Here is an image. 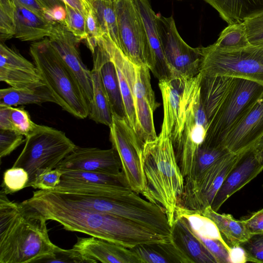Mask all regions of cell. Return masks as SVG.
Returning <instances> with one entry per match:
<instances>
[{"mask_svg": "<svg viewBox=\"0 0 263 263\" xmlns=\"http://www.w3.org/2000/svg\"><path fill=\"white\" fill-rule=\"evenodd\" d=\"M23 204L55 221L67 231L85 233L132 248L140 244L165 243L169 237L132 221L68 203L49 190H39Z\"/></svg>", "mask_w": 263, "mask_h": 263, "instance_id": "obj_1", "label": "cell"}, {"mask_svg": "<svg viewBox=\"0 0 263 263\" xmlns=\"http://www.w3.org/2000/svg\"><path fill=\"white\" fill-rule=\"evenodd\" d=\"M263 93V84L231 76L201 75L200 95L208 127L204 143L223 147L230 132Z\"/></svg>", "mask_w": 263, "mask_h": 263, "instance_id": "obj_2", "label": "cell"}, {"mask_svg": "<svg viewBox=\"0 0 263 263\" xmlns=\"http://www.w3.org/2000/svg\"><path fill=\"white\" fill-rule=\"evenodd\" d=\"M0 192V262H40L51 257L56 246L50 240L46 219Z\"/></svg>", "mask_w": 263, "mask_h": 263, "instance_id": "obj_3", "label": "cell"}, {"mask_svg": "<svg viewBox=\"0 0 263 263\" xmlns=\"http://www.w3.org/2000/svg\"><path fill=\"white\" fill-rule=\"evenodd\" d=\"M142 159L145 189L142 195L164 209L172 227L183 193L184 178L164 123L159 136L144 143Z\"/></svg>", "mask_w": 263, "mask_h": 263, "instance_id": "obj_4", "label": "cell"}, {"mask_svg": "<svg viewBox=\"0 0 263 263\" xmlns=\"http://www.w3.org/2000/svg\"><path fill=\"white\" fill-rule=\"evenodd\" d=\"M50 191L68 203L119 216L141 226L147 223L152 214L151 203L128 186L61 181Z\"/></svg>", "mask_w": 263, "mask_h": 263, "instance_id": "obj_5", "label": "cell"}, {"mask_svg": "<svg viewBox=\"0 0 263 263\" xmlns=\"http://www.w3.org/2000/svg\"><path fill=\"white\" fill-rule=\"evenodd\" d=\"M29 51L42 82L54 96L58 105L77 118L88 117L89 104L49 38L33 42Z\"/></svg>", "mask_w": 263, "mask_h": 263, "instance_id": "obj_6", "label": "cell"}, {"mask_svg": "<svg viewBox=\"0 0 263 263\" xmlns=\"http://www.w3.org/2000/svg\"><path fill=\"white\" fill-rule=\"evenodd\" d=\"M76 146L63 132L37 124L26 138L25 146L12 166L27 172L29 187L40 174L55 168Z\"/></svg>", "mask_w": 263, "mask_h": 263, "instance_id": "obj_7", "label": "cell"}, {"mask_svg": "<svg viewBox=\"0 0 263 263\" xmlns=\"http://www.w3.org/2000/svg\"><path fill=\"white\" fill-rule=\"evenodd\" d=\"M103 45L114 63L125 76L132 89L138 124V135L144 142L157 137L154 122V112L159 106L155 100L151 83L149 69L132 62L109 39Z\"/></svg>", "mask_w": 263, "mask_h": 263, "instance_id": "obj_8", "label": "cell"}, {"mask_svg": "<svg viewBox=\"0 0 263 263\" xmlns=\"http://www.w3.org/2000/svg\"><path fill=\"white\" fill-rule=\"evenodd\" d=\"M200 49L202 76H231L263 84V46L224 48L214 43Z\"/></svg>", "mask_w": 263, "mask_h": 263, "instance_id": "obj_9", "label": "cell"}, {"mask_svg": "<svg viewBox=\"0 0 263 263\" xmlns=\"http://www.w3.org/2000/svg\"><path fill=\"white\" fill-rule=\"evenodd\" d=\"M201 74L191 79L181 134L173 145L184 178L190 174L197 151L205 140L208 122L200 95Z\"/></svg>", "mask_w": 263, "mask_h": 263, "instance_id": "obj_10", "label": "cell"}, {"mask_svg": "<svg viewBox=\"0 0 263 263\" xmlns=\"http://www.w3.org/2000/svg\"><path fill=\"white\" fill-rule=\"evenodd\" d=\"M109 128L110 141L120 157L126 182L132 190L142 194L145 189L142 159L144 142L126 118L112 115Z\"/></svg>", "mask_w": 263, "mask_h": 263, "instance_id": "obj_11", "label": "cell"}, {"mask_svg": "<svg viewBox=\"0 0 263 263\" xmlns=\"http://www.w3.org/2000/svg\"><path fill=\"white\" fill-rule=\"evenodd\" d=\"M114 2L120 49L132 62L148 67L151 59L149 42L143 21L133 0H115Z\"/></svg>", "mask_w": 263, "mask_h": 263, "instance_id": "obj_12", "label": "cell"}, {"mask_svg": "<svg viewBox=\"0 0 263 263\" xmlns=\"http://www.w3.org/2000/svg\"><path fill=\"white\" fill-rule=\"evenodd\" d=\"M157 26L165 57L175 76H197L200 72V47H192L184 41L173 16L157 15Z\"/></svg>", "mask_w": 263, "mask_h": 263, "instance_id": "obj_13", "label": "cell"}, {"mask_svg": "<svg viewBox=\"0 0 263 263\" xmlns=\"http://www.w3.org/2000/svg\"><path fill=\"white\" fill-rule=\"evenodd\" d=\"M242 154L229 153L215 162L192 185L184 189L178 206L200 214L211 206L224 179Z\"/></svg>", "mask_w": 263, "mask_h": 263, "instance_id": "obj_14", "label": "cell"}, {"mask_svg": "<svg viewBox=\"0 0 263 263\" xmlns=\"http://www.w3.org/2000/svg\"><path fill=\"white\" fill-rule=\"evenodd\" d=\"M48 38L79 85L89 108L93 97L91 70L82 60L77 45L79 41L64 25L57 22Z\"/></svg>", "mask_w": 263, "mask_h": 263, "instance_id": "obj_15", "label": "cell"}, {"mask_svg": "<svg viewBox=\"0 0 263 263\" xmlns=\"http://www.w3.org/2000/svg\"><path fill=\"white\" fill-rule=\"evenodd\" d=\"M191 78L180 76L159 81L163 105V120L173 145L178 141Z\"/></svg>", "mask_w": 263, "mask_h": 263, "instance_id": "obj_16", "label": "cell"}, {"mask_svg": "<svg viewBox=\"0 0 263 263\" xmlns=\"http://www.w3.org/2000/svg\"><path fill=\"white\" fill-rule=\"evenodd\" d=\"M56 168L93 172L118 175L122 173L120 157L114 148L102 149L97 147H76Z\"/></svg>", "mask_w": 263, "mask_h": 263, "instance_id": "obj_17", "label": "cell"}, {"mask_svg": "<svg viewBox=\"0 0 263 263\" xmlns=\"http://www.w3.org/2000/svg\"><path fill=\"white\" fill-rule=\"evenodd\" d=\"M263 140V93L230 132L223 146L229 153L242 154L254 149Z\"/></svg>", "mask_w": 263, "mask_h": 263, "instance_id": "obj_18", "label": "cell"}, {"mask_svg": "<svg viewBox=\"0 0 263 263\" xmlns=\"http://www.w3.org/2000/svg\"><path fill=\"white\" fill-rule=\"evenodd\" d=\"M0 81L15 88H32L44 84L34 63L4 42L0 43Z\"/></svg>", "mask_w": 263, "mask_h": 263, "instance_id": "obj_19", "label": "cell"}, {"mask_svg": "<svg viewBox=\"0 0 263 263\" xmlns=\"http://www.w3.org/2000/svg\"><path fill=\"white\" fill-rule=\"evenodd\" d=\"M170 241L181 263H217L214 256L194 233L186 219L176 216Z\"/></svg>", "mask_w": 263, "mask_h": 263, "instance_id": "obj_20", "label": "cell"}, {"mask_svg": "<svg viewBox=\"0 0 263 263\" xmlns=\"http://www.w3.org/2000/svg\"><path fill=\"white\" fill-rule=\"evenodd\" d=\"M263 171V163L254 149L242 154L229 172L211 205L216 212L234 193L247 185Z\"/></svg>", "mask_w": 263, "mask_h": 263, "instance_id": "obj_21", "label": "cell"}, {"mask_svg": "<svg viewBox=\"0 0 263 263\" xmlns=\"http://www.w3.org/2000/svg\"><path fill=\"white\" fill-rule=\"evenodd\" d=\"M140 13L147 33L151 59L148 68L159 81L170 79L175 74L165 57L157 26V15L149 0H133Z\"/></svg>", "mask_w": 263, "mask_h": 263, "instance_id": "obj_22", "label": "cell"}, {"mask_svg": "<svg viewBox=\"0 0 263 263\" xmlns=\"http://www.w3.org/2000/svg\"><path fill=\"white\" fill-rule=\"evenodd\" d=\"M72 248L93 263H140L130 249L101 238L78 237Z\"/></svg>", "mask_w": 263, "mask_h": 263, "instance_id": "obj_23", "label": "cell"}, {"mask_svg": "<svg viewBox=\"0 0 263 263\" xmlns=\"http://www.w3.org/2000/svg\"><path fill=\"white\" fill-rule=\"evenodd\" d=\"M14 3L15 6L14 36L16 38L22 41H36L49 36L55 22Z\"/></svg>", "mask_w": 263, "mask_h": 263, "instance_id": "obj_24", "label": "cell"}, {"mask_svg": "<svg viewBox=\"0 0 263 263\" xmlns=\"http://www.w3.org/2000/svg\"><path fill=\"white\" fill-rule=\"evenodd\" d=\"M96 47L101 59V76L112 115L126 119L115 64L100 38L97 42Z\"/></svg>", "mask_w": 263, "mask_h": 263, "instance_id": "obj_25", "label": "cell"}, {"mask_svg": "<svg viewBox=\"0 0 263 263\" xmlns=\"http://www.w3.org/2000/svg\"><path fill=\"white\" fill-rule=\"evenodd\" d=\"M92 54L93 67L91 70V74L93 97L89 105L88 117L97 123L109 127L112 123V115L101 78L100 72L101 59L96 46Z\"/></svg>", "mask_w": 263, "mask_h": 263, "instance_id": "obj_26", "label": "cell"}, {"mask_svg": "<svg viewBox=\"0 0 263 263\" xmlns=\"http://www.w3.org/2000/svg\"><path fill=\"white\" fill-rule=\"evenodd\" d=\"M228 25L243 23L263 12V0H204Z\"/></svg>", "mask_w": 263, "mask_h": 263, "instance_id": "obj_27", "label": "cell"}, {"mask_svg": "<svg viewBox=\"0 0 263 263\" xmlns=\"http://www.w3.org/2000/svg\"><path fill=\"white\" fill-rule=\"evenodd\" d=\"M46 102L58 104L54 96L45 84L32 88L10 87L0 90V105L14 107Z\"/></svg>", "mask_w": 263, "mask_h": 263, "instance_id": "obj_28", "label": "cell"}, {"mask_svg": "<svg viewBox=\"0 0 263 263\" xmlns=\"http://www.w3.org/2000/svg\"><path fill=\"white\" fill-rule=\"evenodd\" d=\"M201 214L210 218L216 226L220 234L224 236L232 247H238L251 235L242 220H236L230 214H219L206 207Z\"/></svg>", "mask_w": 263, "mask_h": 263, "instance_id": "obj_29", "label": "cell"}, {"mask_svg": "<svg viewBox=\"0 0 263 263\" xmlns=\"http://www.w3.org/2000/svg\"><path fill=\"white\" fill-rule=\"evenodd\" d=\"M36 126L24 107L0 105V129L13 130L26 138Z\"/></svg>", "mask_w": 263, "mask_h": 263, "instance_id": "obj_30", "label": "cell"}, {"mask_svg": "<svg viewBox=\"0 0 263 263\" xmlns=\"http://www.w3.org/2000/svg\"><path fill=\"white\" fill-rule=\"evenodd\" d=\"M61 181L95 185H121L128 186L122 172L112 175L72 170H60Z\"/></svg>", "mask_w": 263, "mask_h": 263, "instance_id": "obj_31", "label": "cell"}, {"mask_svg": "<svg viewBox=\"0 0 263 263\" xmlns=\"http://www.w3.org/2000/svg\"><path fill=\"white\" fill-rule=\"evenodd\" d=\"M104 34L120 49V43L114 1L88 0Z\"/></svg>", "mask_w": 263, "mask_h": 263, "instance_id": "obj_32", "label": "cell"}, {"mask_svg": "<svg viewBox=\"0 0 263 263\" xmlns=\"http://www.w3.org/2000/svg\"><path fill=\"white\" fill-rule=\"evenodd\" d=\"M214 44L224 48H241L251 45L243 22L228 25L220 32Z\"/></svg>", "mask_w": 263, "mask_h": 263, "instance_id": "obj_33", "label": "cell"}, {"mask_svg": "<svg viewBox=\"0 0 263 263\" xmlns=\"http://www.w3.org/2000/svg\"><path fill=\"white\" fill-rule=\"evenodd\" d=\"M162 243L140 244L130 249L135 254L140 263L174 262Z\"/></svg>", "mask_w": 263, "mask_h": 263, "instance_id": "obj_34", "label": "cell"}, {"mask_svg": "<svg viewBox=\"0 0 263 263\" xmlns=\"http://www.w3.org/2000/svg\"><path fill=\"white\" fill-rule=\"evenodd\" d=\"M15 6L12 0H0V41L4 42L15 35Z\"/></svg>", "mask_w": 263, "mask_h": 263, "instance_id": "obj_35", "label": "cell"}, {"mask_svg": "<svg viewBox=\"0 0 263 263\" xmlns=\"http://www.w3.org/2000/svg\"><path fill=\"white\" fill-rule=\"evenodd\" d=\"M29 180L25 169L12 166L4 173L1 190L7 195L14 193L26 187Z\"/></svg>", "mask_w": 263, "mask_h": 263, "instance_id": "obj_36", "label": "cell"}, {"mask_svg": "<svg viewBox=\"0 0 263 263\" xmlns=\"http://www.w3.org/2000/svg\"><path fill=\"white\" fill-rule=\"evenodd\" d=\"M66 12V18L63 23L66 28L71 32L80 42L85 40L87 37L86 31V17L78 9L64 3Z\"/></svg>", "mask_w": 263, "mask_h": 263, "instance_id": "obj_37", "label": "cell"}, {"mask_svg": "<svg viewBox=\"0 0 263 263\" xmlns=\"http://www.w3.org/2000/svg\"><path fill=\"white\" fill-rule=\"evenodd\" d=\"M238 247L243 250L246 261L263 263V234L251 235Z\"/></svg>", "mask_w": 263, "mask_h": 263, "instance_id": "obj_38", "label": "cell"}, {"mask_svg": "<svg viewBox=\"0 0 263 263\" xmlns=\"http://www.w3.org/2000/svg\"><path fill=\"white\" fill-rule=\"evenodd\" d=\"M40 262L93 263L91 260L73 248L65 250L57 246L52 255L42 260Z\"/></svg>", "mask_w": 263, "mask_h": 263, "instance_id": "obj_39", "label": "cell"}, {"mask_svg": "<svg viewBox=\"0 0 263 263\" xmlns=\"http://www.w3.org/2000/svg\"><path fill=\"white\" fill-rule=\"evenodd\" d=\"M243 23L250 44L263 46V12L246 19Z\"/></svg>", "mask_w": 263, "mask_h": 263, "instance_id": "obj_40", "label": "cell"}, {"mask_svg": "<svg viewBox=\"0 0 263 263\" xmlns=\"http://www.w3.org/2000/svg\"><path fill=\"white\" fill-rule=\"evenodd\" d=\"M24 136L11 130L0 129V158L10 155L24 141Z\"/></svg>", "mask_w": 263, "mask_h": 263, "instance_id": "obj_41", "label": "cell"}, {"mask_svg": "<svg viewBox=\"0 0 263 263\" xmlns=\"http://www.w3.org/2000/svg\"><path fill=\"white\" fill-rule=\"evenodd\" d=\"M199 239L214 256L217 263L231 262L230 253L232 248L224 240L215 239Z\"/></svg>", "mask_w": 263, "mask_h": 263, "instance_id": "obj_42", "label": "cell"}, {"mask_svg": "<svg viewBox=\"0 0 263 263\" xmlns=\"http://www.w3.org/2000/svg\"><path fill=\"white\" fill-rule=\"evenodd\" d=\"M62 174V172L56 168L45 171L37 176L29 186L42 190H52L61 182Z\"/></svg>", "mask_w": 263, "mask_h": 263, "instance_id": "obj_43", "label": "cell"}, {"mask_svg": "<svg viewBox=\"0 0 263 263\" xmlns=\"http://www.w3.org/2000/svg\"><path fill=\"white\" fill-rule=\"evenodd\" d=\"M86 44L91 52L97 46L98 40L104 34L92 9L86 16Z\"/></svg>", "mask_w": 263, "mask_h": 263, "instance_id": "obj_44", "label": "cell"}, {"mask_svg": "<svg viewBox=\"0 0 263 263\" xmlns=\"http://www.w3.org/2000/svg\"><path fill=\"white\" fill-rule=\"evenodd\" d=\"M241 220L250 235L263 234V208Z\"/></svg>", "mask_w": 263, "mask_h": 263, "instance_id": "obj_45", "label": "cell"}, {"mask_svg": "<svg viewBox=\"0 0 263 263\" xmlns=\"http://www.w3.org/2000/svg\"><path fill=\"white\" fill-rule=\"evenodd\" d=\"M22 6L30 9L41 16L52 21L50 12L46 9L40 0H13Z\"/></svg>", "mask_w": 263, "mask_h": 263, "instance_id": "obj_46", "label": "cell"}, {"mask_svg": "<svg viewBox=\"0 0 263 263\" xmlns=\"http://www.w3.org/2000/svg\"><path fill=\"white\" fill-rule=\"evenodd\" d=\"M64 3L67 4L74 8L78 9L85 17L91 9V6L88 0H62Z\"/></svg>", "mask_w": 263, "mask_h": 263, "instance_id": "obj_47", "label": "cell"}, {"mask_svg": "<svg viewBox=\"0 0 263 263\" xmlns=\"http://www.w3.org/2000/svg\"><path fill=\"white\" fill-rule=\"evenodd\" d=\"M50 14L53 21L63 24L66 15L65 7L58 6L54 8L50 12Z\"/></svg>", "mask_w": 263, "mask_h": 263, "instance_id": "obj_48", "label": "cell"}, {"mask_svg": "<svg viewBox=\"0 0 263 263\" xmlns=\"http://www.w3.org/2000/svg\"><path fill=\"white\" fill-rule=\"evenodd\" d=\"M231 262H245L246 258L243 250L239 247H234L230 253Z\"/></svg>", "mask_w": 263, "mask_h": 263, "instance_id": "obj_49", "label": "cell"}, {"mask_svg": "<svg viewBox=\"0 0 263 263\" xmlns=\"http://www.w3.org/2000/svg\"><path fill=\"white\" fill-rule=\"evenodd\" d=\"M46 9L50 12L58 6H64V3L62 0H40Z\"/></svg>", "mask_w": 263, "mask_h": 263, "instance_id": "obj_50", "label": "cell"}, {"mask_svg": "<svg viewBox=\"0 0 263 263\" xmlns=\"http://www.w3.org/2000/svg\"><path fill=\"white\" fill-rule=\"evenodd\" d=\"M254 149L258 158L260 162L263 163V140L258 144Z\"/></svg>", "mask_w": 263, "mask_h": 263, "instance_id": "obj_51", "label": "cell"}, {"mask_svg": "<svg viewBox=\"0 0 263 263\" xmlns=\"http://www.w3.org/2000/svg\"><path fill=\"white\" fill-rule=\"evenodd\" d=\"M104 1H115V0H104Z\"/></svg>", "mask_w": 263, "mask_h": 263, "instance_id": "obj_52", "label": "cell"}, {"mask_svg": "<svg viewBox=\"0 0 263 263\" xmlns=\"http://www.w3.org/2000/svg\"><path fill=\"white\" fill-rule=\"evenodd\" d=\"M262 188H263V185H262Z\"/></svg>", "mask_w": 263, "mask_h": 263, "instance_id": "obj_53", "label": "cell"}]
</instances>
